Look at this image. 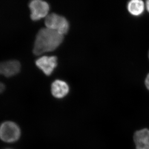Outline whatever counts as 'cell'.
Wrapping results in <instances>:
<instances>
[{
  "instance_id": "4fadbf2b",
  "label": "cell",
  "mask_w": 149,
  "mask_h": 149,
  "mask_svg": "<svg viewBox=\"0 0 149 149\" xmlns=\"http://www.w3.org/2000/svg\"></svg>"
},
{
  "instance_id": "52a82bcc",
  "label": "cell",
  "mask_w": 149,
  "mask_h": 149,
  "mask_svg": "<svg viewBox=\"0 0 149 149\" xmlns=\"http://www.w3.org/2000/svg\"><path fill=\"white\" fill-rule=\"evenodd\" d=\"M133 139L136 149H149V130L143 128L136 131Z\"/></svg>"
},
{
  "instance_id": "30bf717a",
  "label": "cell",
  "mask_w": 149,
  "mask_h": 149,
  "mask_svg": "<svg viewBox=\"0 0 149 149\" xmlns=\"http://www.w3.org/2000/svg\"><path fill=\"white\" fill-rule=\"evenodd\" d=\"M145 85L147 88L149 90V73L147 75L146 79H145Z\"/></svg>"
},
{
  "instance_id": "3957f363",
  "label": "cell",
  "mask_w": 149,
  "mask_h": 149,
  "mask_svg": "<svg viewBox=\"0 0 149 149\" xmlns=\"http://www.w3.org/2000/svg\"><path fill=\"white\" fill-rule=\"evenodd\" d=\"M21 134L18 125L11 121H6L0 125V139L8 143L17 141Z\"/></svg>"
},
{
  "instance_id": "7c38bea8",
  "label": "cell",
  "mask_w": 149,
  "mask_h": 149,
  "mask_svg": "<svg viewBox=\"0 0 149 149\" xmlns=\"http://www.w3.org/2000/svg\"><path fill=\"white\" fill-rule=\"evenodd\" d=\"M146 6L147 10L149 12V0L146 1Z\"/></svg>"
},
{
  "instance_id": "7a4b0ae2",
  "label": "cell",
  "mask_w": 149,
  "mask_h": 149,
  "mask_svg": "<svg viewBox=\"0 0 149 149\" xmlns=\"http://www.w3.org/2000/svg\"><path fill=\"white\" fill-rule=\"evenodd\" d=\"M46 28L56 31L64 35L69 31V23L65 17L56 13L48 14L45 20Z\"/></svg>"
},
{
  "instance_id": "8fae6325",
  "label": "cell",
  "mask_w": 149,
  "mask_h": 149,
  "mask_svg": "<svg viewBox=\"0 0 149 149\" xmlns=\"http://www.w3.org/2000/svg\"><path fill=\"white\" fill-rule=\"evenodd\" d=\"M5 89V86L3 83L0 82V93H1L3 92Z\"/></svg>"
},
{
  "instance_id": "5b68a950",
  "label": "cell",
  "mask_w": 149,
  "mask_h": 149,
  "mask_svg": "<svg viewBox=\"0 0 149 149\" xmlns=\"http://www.w3.org/2000/svg\"><path fill=\"white\" fill-rule=\"evenodd\" d=\"M37 67L47 76H49L57 66V58L55 56H42L35 61Z\"/></svg>"
},
{
  "instance_id": "9c48e42d",
  "label": "cell",
  "mask_w": 149,
  "mask_h": 149,
  "mask_svg": "<svg viewBox=\"0 0 149 149\" xmlns=\"http://www.w3.org/2000/svg\"><path fill=\"white\" fill-rule=\"evenodd\" d=\"M145 5L141 0H132L127 4V9L130 14L134 16H139L143 13Z\"/></svg>"
},
{
  "instance_id": "6da1fadb",
  "label": "cell",
  "mask_w": 149,
  "mask_h": 149,
  "mask_svg": "<svg viewBox=\"0 0 149 149\" xmlns=\"http://www.w3.org/2000/svg\"><path fill=\"white\" fill-rule=\"evenodd\" d=\"M64 40V35L47 28L41 29L37 34L34 44L33 52L40 56L47 52L55 50Z\"/></svg>"
},
{
  "instance_id": "ba28073f",
  "label": "cell",
  "mask_w": 149,
  "mask_h": 149,
  "mask_svg": "<svg viewBox=\"0 0 149 149\" xmlns=\"http://www.w3.org/2000/svg\"><path fill=\"white\" fill-rule=\"evenodd\" d=\"M69 86L66 82L56 80L52 83L51 91L52 95L57 99H62L69 93Z\"/></svg>"
},
{
  "instance_id": "277c9868",
  "label": "cell",
  "mask_w": 149,
  "mask_h": 149,
  "mask_svg": "<svg viewBox=\"0 0 149 149\" xmlns=\"http://www.w3.org/2000/svg\"><path fill=\"white\" fill-rule=\"evenodd\" d=\"M31 12V18L33 21H37L46 17L48 15L50 7L48 3L42 0H33L29 3Z\"/></svg>"
},
{
  "instance_id": "8992f818",
  "label": "cell",
  "mask_w": 149,
  "mask_h": 149,
  "mask_svg": "<svg viewBox=\"0 0 149 149\" xmlns=\"http://www.w3.org/2000/svg\"><path fill=\"white\" fill-rule=\"evenodd\" d=\"M21 69L20 62L16 60H10L0 62V75L6 77H11L19 72Z\"/></svg>"
}]
</instances>
